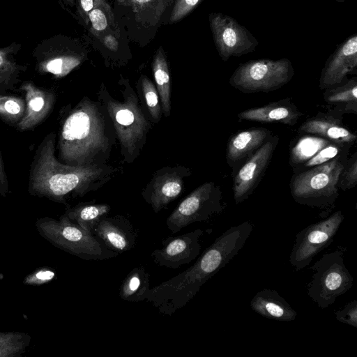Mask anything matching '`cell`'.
Listing matches in <instances>:
<instances>
[{
    "label": "cell",
    "mask_w": 357,
    "mask_h": 357,
    "mask_svg": "<svg viewBox=\"0 0 357 357\" xmlns=\"http://www.w3.org/2000/svg\"><path fill=\"white\" fill-rule=\"evenodd\" d=\"M39 234L55 247L84 260H105L116 257L117 252L106 248L91 232L71 221L65 214L59 220L37 219Z\"/></svg>",
    "instance_id": "cell-6"
},
{
    "label": "cell",
    "mask_w": 357,
    "mask_h": 357,
    "mask_svg": "<svg viewBox=\"0 0 357 357\" xmlns=\"http://www.w3.org/2000/svg\"><path fill=\"white\" fill-rule=\"evenodd\" d=\"M248 236L241 225L231 227L215 238L192 266L151 288L146 301L160 314L172 315L190 301L201 287L240 252Z\"/></svg>",
    "instance_id": "cell-1"
},
{
    "label": "cell",
    "mask_w": 357,
    "mask_h": 357,
    "mask_svg": "<svg viewBox=\"0 0 357 357\" xmlns=\"http://www.w3.org/2000/svg\"><path fill=\"white\" fill-rule=\"evenodd\" d=\"M278 143L279 137L271 135L232 176L236 204L247 199L255 190L271 162Z\"/></svg>",
    "instance_id": "cell-13"
},
{
    "label": "cell",
    "mask_w": 357,
    "mask_h": 357,
    "mask_svg": "<svg viewBox=\"0 0 357 357\" xmlns=\"http://www.w3.org/2000/svg\"><path fill=\"white\" fill-rule=\"evenodd\" d=\"M91 234L106 248L119 255L132 249L137 238L132 223L122 215L103 217Z\"/></svg>",
    "instance_id": "cell-17"
},
{
    "label": "cell",
    "mask_w": 357,
    "mask_h": 357,
    "mask_svg": "<svg viewBox=\"0 0 357 357\" xmlns=\"http://www.w3.org/2000/svg\"><path fill=\"white\" fill-rule=\"evenodd\" d=\"M8 192V182L0 153V196L5 197Z\"/></svg>",
    "instance_id": "cell-39"
},
{
    "label": "cell",
    "mask_w": 357,
    "mask_h": 357,
    "mask_svg": "<svg viewBox=\"0 0 357 357\" xmlns=\"http://www.w3.org/2000/svg\"><path fill=\"white\" fill-rule=\"evenodd\" d=\"M209 24L217 51L224 61L251 53L259 45L252 33L229 15L212 13Z\"/></svg>",
    "instance_id": "cell-12"
},
{
    "label": "cell",
    "mask_w": 357,
    "mask_h": 357,
    "mask_svg": "<svg viewBox=\"0 0 357 357\" xmlns=\"http://www.w3.org/2000/svg\"><path fill=\"white\" fill-rule=\"evenodd\" d=\"M21 48L22 45L16 42L0 48L1 94L15 90L17 84L21 82L20 76L27 69V66L19 63L16 59Z\"/></svg>",
    "instance_id": "cell-23"
},
{
    "label": "cell",
    "mask_w": 357,
    "mask_h": 357,
    "mask_svg": "<svg viewBox=\"0 0 357 357\" xmlns=\"http://www.w3.org/2000/svg\"><path fill=\"white\" fill-rule=\"evenodd\" d=\"M204 231H194L176 236H168L162 241V248L154 250L151 257L160 266L176 269L195 260L200 254L199 238Z\"/></svg>",
    "instance_id": "cell-14"
},
{
    "label": "cell",
    "mask_w": 357,
    "mask_h": 357,
    "mask_svg": "<svg viewBox=\"0 0 357 357\" xmlns=\"http://www.w3.org/2000/svg\"><path fill=\"white\" fill-rule=\"evenodd\" d=\"M105 107L83 98L66 116L61 126L59 159L71 166L103 165L114 143L109 132Z\"/></svg>",
    "instance_id": "cell-3"
},
{
    "label": "cell",
    "mask_w": 357,
    "mask_h": 357,
    "mask_svg": "<svg viewBox=\"0 0 357 357\" xmlns=\"http://www.w3.org/2000/svg\"><path fill=\"white\" fill-rule=\"evenodd\" d=\"M150 274L143 266L134 268L122 281L119 296L129 302L146 300L150 289Z\"/></svg>",
    "instance_id": "cell-25"
},
{
    "label": "cell",
    "mask_w": 357,
    "mask_h": 357,
    "mask_svg": "<svg viewBox=\"0 0 357 357\" xmlns=\"http://www.w3.org/2000/svg\"><path fill=\"white\" fill-rule=\"evenodd\" d=\"M202 0H176L170 15V22H176L185 17L201 3Z\"/></svg>",
    "instance_id": "cell-36"
},
{
    "label": "cell",
    "mask_w": 357,
    "mask_h": 357,
    "mask_svg": "<svg viewBox=\"0 0 357 357\" xmlns=\"http://www.w3.org/2000/svg\"><path fill=\"white\" fill-rule=\"evenodd\" d=\"M303 113L291 98L269 102L264 106L253 107L239 112L241 121L261 123H280L289 126L296 125Z\"/></svg>",
    "instance_id": "cell-21"
},
{
    "label": "cell",
    "mask_w": 357,
    "mask_h": 357,
    "mask_svg": "<svg viewBox=\"0 0 357 357\" xmlns=\"http://www.w3.org/2000/svg\"><path fill=\"white\" fill-rule=\"evenodd\" d=\"M342 119L343 115L331 109L326 113L318 112L301 123L298 128V133L317 135L331 142L351 147L357 136L343 124Z\"/></svg>",
    "instance_id": "cell-18"
},
{
    "label": "cell",
    "mask_w": 357,
    "mask_h": 357,
    "mask_svg": "<svg viewBox=\"0 0 357 357\" xmlns=\"http://www.w3.org/2000/svg\"><path fill=\"white\" fill-rule=\"evenodd\" d=\"M348 156L294 173L289 188L299 204L331 211L339 195L338 178Z\"/></svg>",
    "instance_id": "cell-5"
},
{
    "label": "cell",
    "mask_w": 357,
    "mask_h": 357,
    "mask_svg": "<svg viewBox=\"0 0 357 357\" xmlns=\"http://www.w3.org/2000/svg\"><path fill=\"white\" fill-rule=\"evenodd\" d=\"M19 89L24 93L26 110L16 126L19 130L26 131L39 125L49 116L55 103L56 94L31 81L22 82Z\"/></svg>",
    "instance_id": "cell-19"
},
{
    "label": "cell",
    "mask_w": 357,
    "mask_h": 357,
    "mask_svg": "<svg viewBox=\"0 0 357 357\" xmlns=\"http://www.w3.org/2000/svg\"><path fill=\"white\" fill-rule=\"evenodd\" d=\"M351 74H357L356 34L340 44L328 57L321 73L319 87L325 90L340 85Z\"/></svg>",
    "instance_id": "cell-15"
},
{
    "label": "cell",
    "mask_w": 357,
    "mask_h": 357,
    "mask_svg": "<svg viewBox=\"0 0 357 357\" xmlns=\"http://www.w3.org/2000/svg\"><path fill=\"white\" fill-rule=\"evenodd\" d=\"M31 341L29 334L0 332V357H19L26 351Z\"/></svg>",
    "instance_id": "cell-29"
},
{
    "label": "cell",
    "mask_w": 357,
    "mask_h": 357,
    "mask_svg": "<svg viewBox=\"0 0 357 357\" xmlns=\"http://www.w3.org/2000/svg\"><path fill=\"white\" fill-rule=\"evenodd\" d=\"M32 55L38 73L51 75L56 79L68 75L84 59L74 40L62 35L43 39L33 49Z\"/></svg>",
    "instance_id": "cell-10"
},
{
    "label": "cell",
    "mask_w": 357,
    "mask_h": 357,
    "mask_svg": "<svg viewBox=\"0 0 357 357\" xmlns=\"http://www.w3.org/2000/svg\"><path fill=\"white\" fill-rule=\"evenodd\" d=\"M56 276L55 272L48 268L42 267L27 275L23 283L26 285H41L52 281Z\"/></svg>",
    "instance_id": "cell-35"
},
{
    "label": "cell",
    "mask_w": 357,
    "mask_h": 357,
    "mask_svg": "<svg viewBox=\"0 0 357 357\" xmlns=\"http://www.w3.org/2000/svg\"><path fill=\"white\" fill-rule=\"evenodd\" d=\"M357 184V151L345 162L338 178V188L347 191Z\"/></svg>",
    "instance_id": "cell-34"
},
{
    "label": "cell",
    "mask_w": 357,
    "mask_h": 357,
    "mask_svg": "<svg viewBox=\"0 0 357 357\" xmlns=\"http://www.w3.org/2000/svg\"><path fill=\"white\" fill-rule=\"evenodd\" d=\"M119 4L126 6L129 0H115Z\"/></svg>",
    "instance_id": "cell-43"
},
{
    "label": "cell",
    "mask_w": 357,
    "mask_h": 357,
    "mask_svg": "<svg viewBox=\"0 0 357 357\" xmlns=\"http://www.w3.org/2000/svg\"><path fill=\"white\" fill-rule=\"evenodd\" d=\"M56 136L47 135L39 144L31 165L29 192L66 204L69 197H82L109 181L114 169L105 165L71 166L55 156Z\"/></svg>",
    "instance_id": "cell-2"
},
{
    "label": "cell",
    "mask_w": 357,
    "mask_h": 357,
    "mask_svg": "<svg viewBox=\"0 0 357 357\" xmlns=\"http://www.w3.org/2000/svg\"><path fill=\"white\" fill-rule=\"evenodd\" d=\"M250 307L261 316L276 321H291L297 316V312L274 289L258 291L250 301Z\"/></svg>",
    "instance_id": "cell-22"
},
{
    "label": "cell",
    "mask_w": 357,
    "mask_h": 357,
    "mask_svg": "<svg viewBox=\"0 0 357 357\" xmlns=\"http://www.w3.org/2000/svg\"><path fill=\"white\" fill-rule=\"evenodd\" d=\"M299 135L300 137L296 139L290 151L289 165L293 171L331 142L325 138L314 135Z\"/></svg>",
    "instance_id": "cell-28"
},
{
    "label": "cell",
    "mask_w": 357,
    "mask_h": 357,
    "mask_svg": "<svg viewBox=\"0 0 357 357\" xmlns=\"http://www.w3.org/2000/svg\"><path fill=\"white\" fill-rule=\"evenodd\" d=\"M62 3L68 6H74L75 4V0H59Z\"/></svg>",
    "instance_id": "cell-42"
},
{
    "label": "cell",
    "mask_w": 357,
    "mask_h": 357,
    "mask_svg": "<svg viewBox=\"0 0 357 357\" xmlns=\"http://www.w3.org/2000/svg\"><path fill=\"white\" fill-rule=\"evenodd\" d=\"M336 319L342 323L357 328V301L349 302L342 309L335 312Z\"/></svg>",
    "instance_id": "cell-37"
},
{
    "label": "cell",
    "mask_w": 357,
    "mask_h": 357,
    "mask_svg": "<svg viewBox=\"0 0 357 357\" xmlns=\"http://www.w3.org/2000/svg\"><path fill=\"white\" fill-rule=\"evenodd\" d=\"M88 17L92 32L96 36L104 32L114 22V14L107 0H95Z\"/></svg>",
    "instance_id": "cell-31"
},
{
    "label": "cell",
    "mask_w": 357,
    "mask_h": 357,
    "mask_svg": "<svg viewBox=\"0 0 357 357\" xmlns=\"http://www.w3.org/2000/svg\"><path fill=\"white\" fill-rule=\"evenodd\" d=\"M153 0H129L126 6H131L134 12L139 13L147 8L148 4Z\"/></svg>",
    "instance_id": "cell-40"
},
{
    "label": "cell",
    "mask_w": 357,
    "mask_h": 357,
    "mask_svg": "<svg viewBox=\"0 0 357 357\" xmlns=\"http://www.w3.org/2000/svg\"><path fill=\"white\" fill-rule=\"evenodd\" d=\"M324 100L332 106L331 110L341 115L357 114V77L324 90Z\"/></svg>",
    "instance_id": "cell-24"
},
{
    "label": "cell",
    "mask_w": 357,
    "mask_h": 357,
    "mask_svg": "<svg viewBox=\"0 0 357 357\" xmlns=\"http://www.w3.org/2000/svg\"><path fill=\"white\" fill-rule=\"evenodd\" d=\"M152 68L162 110L165 116H168L171 112V82L167 59L162 47L155 54Z\"/></svg>",
    "instance_id": "cell-27"
},
{
    "label": "cell",
    "mask_w": 357,
    "mask_h": 357,
    "mask_svg": "<svg viewBox=\"0 0 357 357\" xmlns=\"http://www.w3.org/2000/svg\"><path fill=\"white\" fill-rule=\"evenodd\" d=\"M111 206L93 202L79 203L68 208L65 215L86 231L91 232L98 222L109 213Z\"/></svg>",
    "instance_id": "cell-26"
},
{
    "label": "cell",
    "mask_w": 357,
    "mask_h": 357,
    "mask_svg": "<svg viewBox=\"0 0 357 357\" xmlns=\"http://www.w3.org/2000/svg\"><path fill=\"white\" fill-rule=\"evenodd\" d=\"M344 219L342 211H337L297 233L289 255L290 264L296 271L307 266L319 252L331 245Z\"/></svg>",
    "instance_id": "cell-11"
},
{
    "label": "cell",
    "mask_w": 357,
    "mask_h": 357,
    "mask_svg": "<svg viewBox=\"0 0 357 357\" xmlns=\"http://www.w3.org/2000/svg\"><path fill=\"white\" fill-rule=\"evenodd\" d=\"M350 148L347 145L331 142L293 172H301L338 158L348 156Z\"/></svg>",
    "instance_id": "cell-30"
},
{
    "label": "cell",
    "mask_w": 357,
    "mask_h": 357,
    "mask_svg": "<svg viewBox=\"0 0 357 357\" xmlns=\"http://www.w3.org/2000/svg\"><path fill=\"white\" fill-rule=\"evenodd\" d=\"M344 250L340 247L324 254L310 268L314 273L307 285V295L321 309L333 304L353 285L354 278L344 263Z\"/></svg>",
    "instance_id": "cell-7"
},
{
    "label": "cell",
    "mask_w": 357,
    "mask_h": 357,
    "mask_svg": "<svg viewBox=\"0 0 357 357\" xmlns=\"http://www.w3.org/2000/svg\"><path fill=\"white\" fill-rule=\"evenodd\" d=\"M104 45L110 50L116 51L118 49L119 43L117 40L112 35H107L103 38Z\"/></svg>",
    "instance_id": "cell-41"
},
{
    "label": "cell",
    "mask_w": 357,
    "mask_h": 357,
    "mask_svg": "<svg viewBox=\"0 0 357 357\" xmlns=\"http://www.w3.org/2000/svg\"><path fill=\"white\" fill-rule=\"evenodd\" d=\"M222 192L213 181L206 182L190 192L172 211L166 225L172 234L197 222H206L221 213L226 204Z\"/></svg>",
    "instance_id": "cell-9"
},
{
    "label": "cell",
    "mask_w": 357,
    "mask_h": 357,
    "mask_svg": "<svg viewBox=\"0 0 357 357\" xmlns=\"http://www.w3.org/2000/svg\"><path fill=\"white\" fill-rule=\"evenodd\" d=\"M95 0H75L77 13L85 26L89 25V13L93 7Z\"/></svg>",
    "instance_id": "cell-38"
},
{
    "label": "cell",
    "mask_w": 357,
    "mask_h": 357,
    "mask_svg": "<svg viewBox=\"0 0 357 357\" xmlns=\"http://www.w3.org/2000/svg\"><path fill=\"white\" fill-rule=\"evenodd\" d=\"M123 94V100H119L111 97L103 88L99 93L100 100L111 120L125 160L131 162L138 156L146 142L150 123L133 89L128 86Z\"/></svg>",
    "instance_id": "cell-4"
},
{
    "label": "cell",
    "mask_w": 357,
    "mask_h": 357,
    "mask_svg": "<svg viewBox=\"0 0 357 357\" xmlns=\"http://www.w3.org/2000/svg\"><path fill=\"white\" fill-rule=\"evenodd\" d=\"M188 170L181 168H165L158 171L142 192L146 203L155 213H158L181 194L183 177Z\"/></svg>",
    "instance_id": "cell-16"
},
{
    "label": "cell",
    "mask_w": 357,
    "mask_h": 357,
    "mask_svg": "<svg viewBox=\"0 0 357 357\" xmlns=\"http://www.w3.org/2000/svg\"><path fill=\"white\" fill-rule=\"evenodd\" d=\"M142 92L146 104L152 120L158 123L161 118V107L157 89L153 82L146 77L141 81Z\"/></svg>",
    "instance_id": "cell-33"
},
{
    "label": "cell",
    "mask_w": 357,
    "mask_h": 357,
    "mask_svg": "<svg viewBox=\"0 0 357 357\" xmlns=\"http://www.w3.org/2000/svg\"><path fill=\"white\" fill-rule=\"evenodd\" d=\"M273 135L265 128L239 130L227 142L226 161L233 176L239 168Z\"/></svg>",
    "instance_id": "cell-20"
},
{
    "label": "cell",
    "mask_w": 357,
    "mask_h": 357,
    "mask_svg": "<svg viewBox=\"0 0 357 357\" xmlns=\"http://www.w3.org/2000/svg\"><path fill=\"white\" fill-rule=\"evenodd\" d=\"M294 69L287 58L273 60L260 59L241 63L233 72L229 82L243 93L270 92L289 83Z\"/></svg>",
    "instance_id": "cell-8"
},
{
    "label": "cell",
    "mask_w": 357,
    "mask_h": 357,
    "mask_svg": "<svg viewBox=\"0 0 357 357\" xmlns=\"http://www.w3.org/2000/svg\"><path fill=\"white\" fill-rule=\"evenodd\" d=\"M26 110L24 98L0 93V118L4 121L17 124L23 117Z\"/></svg>",
    "instance_id": "cell-32"
},
{
    "label": "cell",
    "mask_w": 357,
    "mask_h": 357,
    "mask_svg": "<svg viewBox=\"0 0 357 357\" xmlns=\"http://www.w3.org/2000/svg\"><path fill=\"white\" fill-rule=\"evenodd\" d=\"M335 1H337L339 3H343V2H345L347 0H335Z\"/></svg>",
    "instance_id": "cell-44"
}]
</instances>
